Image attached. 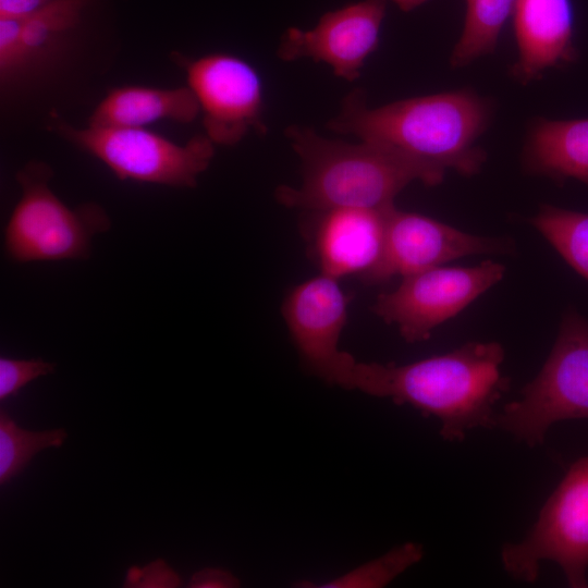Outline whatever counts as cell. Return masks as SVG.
I'll list each match as a JSON object with an SVG mask.
<instances>
[{"instance_id":"20","label":"cell","mask_w":588,"mask_h":588,"mask_svg":"<svg viewBox=\"0 0 588 588\" xmlns=\"http://www.w3.org/2000/svg\"><path fill=\"white\" fill-rule=\"evenodd\" d=\"M422 556L424 547L409 541L328 581L319 584L302 580L296 586L303 588H382L418 563Z\"/></svg>"},{"instance_id":"10","label":"cell","mask_w":588,"mask_h":588,"mask_svg":"<svg viewBox=\"0 0 588 588\" xmlns=\"http://www.w3.org/2000/svg\"><path fill=\"white\" fill-rule=\"evenodd\" d=\"M174 59L185 71L203 113L205 134L215 145L233 146L250 128L266 133L262 84L248 62L228 53L197 59L177 53Z\"/></svg>"},{"instance_id":"25","label":"cell","mask_w":588,"mask_h":588,"mask_svg":"<svg viewBox=\"0 0 588 588\" xmlns=\"http://www.w3.org/2000/svg\"><path fill=\"white\" fill-rule=\"evenodd\" d=\"M50 1L51 0H0V17L24 19L39 11Z\"/></svg>"},{"instance_id":"22","label":"cell","mask_w":588,"mask_h":588,"mask_svg":"<svg viewBox=\"0 0 588 588\" xmlns=\"http://www.w3.org/2000/svg\"><path fill=\"white\" fill-rule=\"evenodd\" d=\"M56 365L41 358H0V401L15 395L30 381L53 373Z\"/></svg>"},{"instance_id":"9","label":"cell","mask_w":588,"mask_h":588,"mask_svg":"<svg viewBox=\"0 0 588 588\" xmlns=\"http://www.w3.org/2000/svg\"><path fill=\"white\" fill-rule=\"evenodd\" d=\"M348 304L339 280L319 273L296 285L281 308L303 367L326 383L346 390L357 362L339 346Z\"/></svg>"},{"instance_id":"12","label":"cell","mask_w":588,"mask_h":588,"mask_svg":"<svg viewBox=\"0 0 588 588\" xmlns=\"http://www.w3.org/2000/svg\"><path fill=\"white\" fill-rule=\"evenodd\" d=\"M385 9V0H360L327 12L311 29H286L277 54L284 61L323 62L334 75L353 82L379 45Z\"/></svg>"},{"instance_id":"15","label":"cell","mask_w":588,"mask_h":588,"mask_svg":"<svg viewBox=\"0 0 588 588\" xmlns=\"http://www.w3.org/2000/svg\"><path fill=\"white\" fill-rule=\"evenodd\" d=\"M512 17L518 58L511 73L518 82L539 79L577 59L572 0H518Z\"/></svg>"},{"instance_id":"23","label":"cell","mask_w":588,"mask_h":588,"mask_svg":"<svg viewBox=\"0 0 588 588\" xmlns=\"http://www.w3.org/2000/svg\"><path fill=\"white\" fill-rule=\"evenodd\" d=\"M180 576L161 559L144 567H130L124 587L174 588L181 586Z\"/></svg>"},{"instance_id":"18","label":"cell","mask_w":588,"mask_h":588,"mask_svg":"<svg viewBox=\"0 0 588 588\" xmlns=\"http://www.w3.org/2000/svg\"><path fill=\"white\" fill-rule=\"evenodd\" d=\"M518 0H465L463 32L451 54V66L463 68L492 53Z\"/></svg>"},{"instance_id":"6","label":"cell","mask_w":588,"mask_h":588,"mask_svg":"<svg viewBox=\"0 0 588 588\" xmlns=\"http://www.w3.org/2000/svg\"><path fill=\"white\" fill-rule=\"evenodd\" d=\"M506 574L535 583L544 561L555 562L572 588L588 587V456L574 462L518 542L500 552Z\"/></svg>"},{"instance_id":"21","label":"cell","mask_w":588,"mask_h":588,"mask_svg":"<svg viewBox=\"0 0 588 588\" xmlns=\"http://www.w3.org/2000/svg\"><path fill=\"white\" fill-rule=\"evenodd\" d=\"M68 433L64 428L29 431L19 427L3 411L0 412V483L20 474L32 457L47 448H60Z\"/></svg>"},{"instance_id":"5","label":"cell","mask_w":588,"mask_h":588,"mask_svg":"<svg viewBox=\"0 0 588 588\" xmlns=\"http://www.w3.org/2000/svg\"><path fill=\"white\" fill-rule=\"evenodd\" d=\"M519 393L495 415V427L529 448L542 444L553 424L588 418V319L575 308L563 314L548 358Z\"/></svg>"},{"instance_id":"17","label":"cell","mask_w":588,"mask_h":588,"mask_svg":"<svg viewBox=\"0 0 588 588\" xmlns=\"http://www.w3.org/2000/svg\"><path fill=\"white\" fill-rule=\"evenodd\" d=\"M199 112L198 101L188 86H122L108 91L91 113L88 125L145 127L163 120L189 123Z\"/></svg>"},{"instance_id":"13","label":"cell","mask_w":588,"mask_h":588,"mask_svg":"<svg viewBox=\"0 0 588 588\" xmlns=\"http://www.w3.org/2000/svg\"><path fill=\"white\" fill-rule=\"evenodd\" d=\"M89 0H51L24 17H0V74L3 84L49 68L68 47Z\"/></svg>"},{"instance_id":"14","label":"cell","mask_w":588,"mask_h":588,"mask_svg":"<svg viewBox=\"0 0 588 588\" xmlns=\"http://www.w3.org/2000/svg\"><path fill=\"white\" fill-rule=\"evenodd\" d=\"M388 209L315 211L313 249L320 273L339 280L354 273L362 277L371 269L382 252Z\"/></svg>"},{"instance_id":"1","label":"cell","mask_w":588,"mask_h":588,"mask_svg":"<svg viewBox=\"0 0 588 588\" xmlns=\"http://www.w3.org/2000/svg\"><path fill=\"white\" fill-rule=\"evenodd\" d=\"M504 358L500 343L473 341L404 365L356 362L350 390L433 416L442 439L462 442L476 428L495 427L494 405L510 388Z\"/></svg>"},{"instance_id":"24","label":"cell","mask_w":588,"mask_h":588,"mask_svg":"<svg viewBox=\"0 0 588 588\" xmlns=\"http://www.w3.org/2000/svg\"><path fill=\"white\" fill-rule=\"evenodd\" d=\"M240 579L231 572L218 567H205L196 572L191 580V588H235Z\"/></svg>"},{"instance_id":"7","label":"cell","mask_w":588,"mask_h":588,"mask_svg":"<svg viewBox=\"0 0 588 588\" xmlns=\"http://www.w3.org/2000/svg\"><path fill=\"white\" fill-rule=\"evenodd\" d=\"M52 125L121 181L195 187L215 155V144L206 134L195 135L181 145L145 127L77 128L57 117Z\"/></svg>"},{"instance_id":"26","label":"cell","mask_w":588,"mask_h":588,"mask_svg":"<svg viewBox=\"0 0 588 588\" xmlns=\"http://www.w3.org/2000/svg\"><path fill=\"white\" fill-rule=\"evenodd\" d=\"M391 1H393L402 11L409 12L429 0H391Z\"/></svg>"},{"instance_id":"3","label":"cell","mask_w":588,"mask_h":588,"mask_svg":"<svg viewBox=\"0 0 588 588\" xmlns=\"http://www.w3.org/2000/svg\"><path fill=\"white\" fill-rule=\"evenodd\" d=\"M285 136L301 160L303 177L298 187L275 188L277 201L287 208L383 210L394 206V198L408 184L436 186L446 172L391 147L326 138L309 126L291 125Z\"/></svg>"},{"instance_id":"2","label":"cell","mask_w":588,"mask_h":588,"mask_svg":"<svg viewBox=\"0 0 588 588\" xmlns=\"http://www.w3.org/2000/svg\"><path fill=\"white\" fill-rule=\"evenodd\" d=\"M491 115V103L469 89L414 97L377 108H369L365 93L355 89L345 97L341 111L327 127L471 176L487 158L477 140Z\"/></svg>"},{"instance_id":"4","label":"cell","mask_w":588,"mask_h":588,"mask_svg":"<svg viewBox=\"0 0 588 588\" xmlns=\"http://www.w3.org/2000/svg\"><path fill=\"white\" fill-rule=\"evenodd\" d=\"M51 168L30 161L16 174L21 197L4 228V250L15 262L86 259L91 238L110 229L107 212L89 203L71 209L52 192Z\"/></svg>"},{"instance_id":"11","label":"cell","mask_w":588,"mask_h":588,"mask_svg":"<svg viewBox=\"0 0 588 588\" xmlns=\"http://www.w3.org/2000/svg\"><path fill=\"white\" fill-rule=\"evenodd\" d=\"M513 252L514 243L510 238L467 233L430 217L392 206L385 215L381 255L360 278L367 284H379L470 255Z\"/></svg>"},{"instance_id":"16","label":"cell","mask_w":588,"mask_h":588,"mask_svg":"<svg viewBox=\"0 0 588 588\" xmlns=\"http://www.w3.org/2000/svg\"><path fill=\"white\" fill-rule=\"evenodd\" d=\"M522 163L529 174L558 183L574 179L588 185V118L535 120L526 137Z\"/></svg>"},{"instance_id":"19","label":"cell","mask_w":588,"mask_h":588,"mask_svg":"<svg viewBox=\"0 0 588 588\" xmlns=\"http://www.w3.org/2000/svg\"><path fill=\"white\" fill-rule=\"evenodd\" d=\"M528 221L573 270L588 280L587 212L542 205Z\"/></svg>"},{"instance_id":"8","label":"cell","mask_w":588,"mask_h":588,"mask_svg":"<svg viewBox=\"0 0 588 588\" xmlns=\"http://www.w3.org/2000/svg\"><path fill=\"white\" fill-rule=\"evenodd\" d=\"M504 273L505 266L492 260L471 267H433L403 277L396 289L377 296L371 311L395 326L407 343L422 342L499 283Z\"/></svg>"}]
</instances>
